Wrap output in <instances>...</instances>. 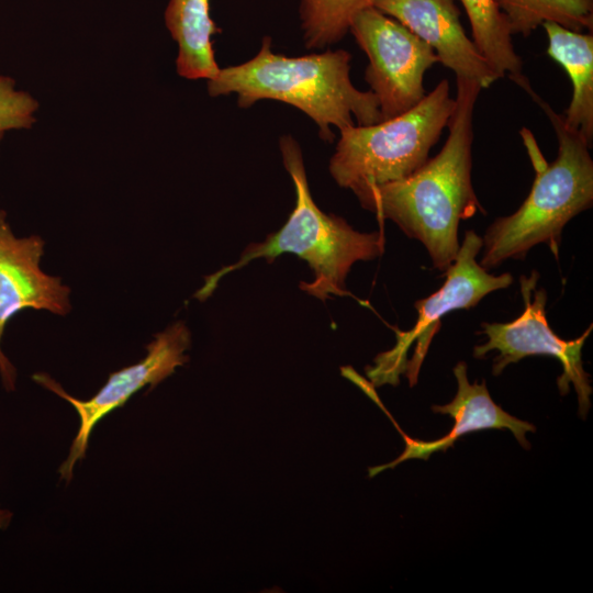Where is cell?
<instances>
[{
	"instance_id": "3957f363",
	"label": "cell",
	"mask_w": 593,
	"mask_h": 593,
	"mask_svg": "<svg viewBox=\"0 0 593 593\" xmlns=\"http://www.w3.org/2000/svg\"><path fill=\"white\" fill-rule=\"evenodd\" d=\"M548 115L557 134V158L547 164L529 132L523 135L536 176L528 197L511 215L496 219L482 238L480 265L493 268L506 259H524L528 250L547 244L558 258L564 225L593 203V160L590 146L567 127L562 114L556 113L532 87L527 90Z\"/></svg>"
},
{
	"instance_id": "8fae6325",
	"label": "cell",
	"mask_w": 593,
	"mask_h": 593,
	"mask_svg": "<svg viewBox=\"0 0 593 593\" xmlns=\"http://www.w3.org/2000/svg\"><path fill=\"white\" fill-rule=\"evenodd\" d=\"M373 7L426 43L456 77L475 81L481 88L500 78L466 35L454 0H376Z\"/></svg>"
},
{
	"instance_id": "7c38bea8",
	"label": "cell",
	"mask_w": 593,
	"mask_h": 593,
	"mask_svg": "<svg viewBox=\"0 0 593 593\" xmlns=\"http://www.w3.org/2000/svg\"><path fill=\"white\" fill-rule=\"evenodd\" d=\"M457 380V393L454 400L445 405H433L435 413L447 414L454 418L450 432L436 440L425 441L409 437L398 425L391 414L383 412L391 419L398 432L404 439L403 452L393 461L369 468V477L372 478L385 469H391L409 459H428L436 451H445L452 447L461 436L489 428L508 429L525 449L530 448L526 439V433L536 432V427L525 421L505 412L490 396L485 381L471 384L467 377V363L458 362L454 368Z\"/></svg>"
},
{
	"instance_id": "d6986e66",
	"label": "cell",
	"mask_w": 593,
	"mask_h": 593,
	"mask_svg": "<svg viewBox=\"0 0 593 593\" xmlns=\"http://www.w3.org/2000/svg\"><path fill=\"white\" fill-rule=\"evenodd\" d=\"M13 518V513L8 508L0 507V530L7 529Z\"/></svg>"
},
{
	"instance_id": "ba28073f",
	"label": "cell",
	"mask_w": 593,
	"mask_h": 593,
	"mask_svg": "<svg viewBox=\"0 0 593 593\" xmlns=\"http://www.w3.org/2000/svg\"><path fill=\"white\" fill-rule=\"evenodd\" d=\"M537 271L529 277H521V292L525 309L516 320L508 323H481L488 340L473 348V356L483 358L489 351L497 350L492 366L493 376H499L511 363L525 357L545 355L557 358L562 365V374L557 383L561 395L573 385L579 402V414L584 418L591 406L592 387L590 374L584 371L582 348L593 325L578 338L564 340L550 328L546 317L547 293L536 289Z\"/></svg>"
},
{
	"instance_id": "5b68a950",
	"label": "cell",
	"mask_w": 593,
	"mask_h": 593,
	"mask_svg": "<svg viewBox=\"0 0 593 593\" xmlns=\"http://www.w3.org/2000/svg\"><path fill=\"white\" fill-rule=\"evenodd\" d=\"M448 80L443 79L412 109L371 125L340 130L329 161L338 186L356 195L402 180L418 170L448 126L455 109Z\"/></svg>"
},
{
	"instance_id": "30bf717a",
	"label": "cell",
	"mask_w": 593,
	"mask_h": 593,
	"mask_svg": "<svg viewBox=\"0 0 593 593\" xmlns=\"http://www.w3.org/2000/svg\"><path fill=\"white\" fill-rule=\"evenodd\" d=\"M44 240L37 235L16 237L0 209V377L3 388L15 390L16 369L1 349L8 322L25 309L66 315L70 289L40 266Z\"/></svg>"
},
{
	"instance_id": "277c9868",
	"label": "cell",
	"mask_w": 593,
	"mask_h": 593,
	"mask_svg": "<svg viewBox=\"0 0 593 593\" xmlns=\"http://www.w3.org/2000/svg\"><path fill=\"white\" fill-rule=\"evenodd\" d=\"M283 165L295 188V205L286 224L265 242L250 244L242 257L210 276L197 298L205 299L217 282L228 272L238 270L256 258H275L291 253L304 259L313 271L311 282H301L300 288L325 301L331 295H349L345 280L356 261L372 260L384 251L383 231L360 233L339 216L322 212L312 199L306 179L302 152L291 135L279 142Z\"/></svg>"
},
{
	"instance_id": "ac0fdd59",
	"label": "cell",
	"mask_w": 593,
	"mask_h": 593,
	"mask_svg": "<svg viewBox=\"0 0 593 593\" xmlns=\"http://www.w3.org/2000/svg\"><path fill=\"white\" fill-rule=\"evenodd\" d=\"M38 108L35 97L18 89L12 77L0 75V143L8 132L32 128Z\"/></svg>"
},
{
	"instance_id": "4fadbf2b",
	"label": "cell",
	"mask_w": 593,
	"mask_h": 593,
	"mask_svg": "<svg viewBox=\"0 0 593 593\" xmlns=\"http://www.w3.org/2000/svg\"><path fill=\"white\" fill-rule=\"evenodd\" d=\"M548 36L547 54L568 74L572 98L563 123L591 147L593 141V35L568 30L552 22L541 25Z\"/></svg>"
},
{
	"instance_id": "52a82bcc",
	"label": "cell",
	"mask_w": 593,
	"mask_h": 593,
	"mask_svg": "<svg viewBox=\"0 0 593 593\" xmlns=\"http://www.w3.org/2000/svg\"><path fill=\"white\" fill-rule=\"evenodd\" d=\"M349 32L369 59L365 78L382 121L409 111L426 96L424 75L438 61L426 43L374 7L360 11Z\"/></svg>"
},
{
	"instance_id": "2e32d148",
	"label": "cell",
	"mask_w": 593,
	"mask_h": 593,
	"mask_svg": "<svg viewBox=\"0 0 593 593\" xmlns=\"http://www.w3.org/2000/svg\"><path fill=\"white\" fill-rule=\"evenodd\" d=\"M511 34L529 35L545 22L582 32L593 29V0H494Z\"/></svg>"
},
{
	"instance_id": "6da1fadb",
	"label": "cell",
	"mask_w": 593,
	"mask_h": 593,
	"mask_svg": "<svg viewBox=\"0 0 593 593\" xmlns=\"http://www.w3.org/2000/svg\"><path fill=\"white\" fill-rule=\"evenodd\" d=\"M456 80L455 109L441 150L407 178L356 195L379 220L393 221L419 240L439 270H446L457 256L460 221L484 212L471 182L472 116L482 88L470 79Z\"/></svg>"
},
{
	"instance_id": "5bb4252c",
	"label": "cell",
	"mask_w": 593,
	"mask_h": 593,
	"mask_svg": "<svg viewBox=\"0 0 593 593\" xmlns=\"http://www.w3.org/2000/svg\"><path fill=\"white\" fill-rule=\"evenodd\" d=\"M165 25L178 45L176 69L180 77L206 81L220 70L212 36L220 29L211 18L210 0H169Z\"/></svg>"
},
{
	"instance_id": "7a4b0ae2",
	"label": "cell",
	"mask_w": 593,
	"mask_h": 593,
	"mask_svg": "<svg viewBox=\"0 0 593 593\" xmlns=\"http://www.w3.org/2000/svg\"><path fill=\"white\" fill-rule=\"evenodd\" d=\"M350 60L345 49L299 57L276 54L271 37L265 36L251 59L220 68L208 80V92L212 97L235 93L243 109L266 99L293 105L316 123L322 139L332 142V126L340 131L354 126V119L361 126L382 121L374 94L353 85Z\"/></svg>"
},
{
	"instance_id": "e0dca14e",
	"label": "cell",
	"mask_w": 593,
	"mask_h": 593,
	"mask_svg": "<svg viewBox=\"0 0 593 593\" xmlns=\"http://www.w3.org/2000/svg\"><path fill=\"white\" fill-rule=\"evenodd\" d=\"M376 0H299L303 41L307 48H324L339 42L354 18Z\"/></svg>"
},
{
	"instance_id": "8992f818",
	"label": "cell",
	"mask_w": 593,
	"mask_h": 593,
	"mask_svg": "<svg viewBox=\"0 0 593 593\" xmlns=\"http://www.w3.org/2000/svg\"><path fill=\"white\" fill-rule=\"evenodd\" d=\"M482 249V237L468 231L454 262L445 270L443 287L432 295L415 302L417 320L412 329L396 331V344L391 350L380 354L376 366L367 369L374 385L399 383V376L405 373L410 385L417 382L418 372L427 354L433 336L440 328V320L451 311L475 306L486 294L506 289L513 283V276L489 273L477 261Z\"/></svg>"
},
{
	"instance_id": "9c48e42d",
	"label": "cell",
	"mask_w": 593,
	"mask_h": 593,
	"mask_svg": "<svg viewBox=\"0 0 593 593\" xmlns=\"http://www.w3.org/2000/svg\"><path fill=\"white\" fill-rule=\"evenodd\" d=\"M188 327L177 322L154 336L146 346V356L132 366L112 372L105 384L89 400H79L67 393L51 376L40 372L33 380L42 387L68 401L79 416V428L67 458L59 467L60 478L69 483L75 465L86 457L90 435L96 425L115 409L123 406L136 392L146 385L155 388L183 366L189 357L184 351L190 347Z\"/></svg>"
},
{
	"instance_id": "9a60e30c",
	"label": "cell",
	"mask_w": 593,
	"mask_h": 593,
	"mask_svg": "<svg viewBox=\"0 0 593 593\" xmlns=\"http://www.w3.org/2000/svg\"><path fill=\"white\" fill-rule=\"evenodd\" d=\"M469 19L472 41L500 78L508 76L523 89L529 85L522 72L512 34L494 0H460Z\"/></svg>"
}]
</instances>
